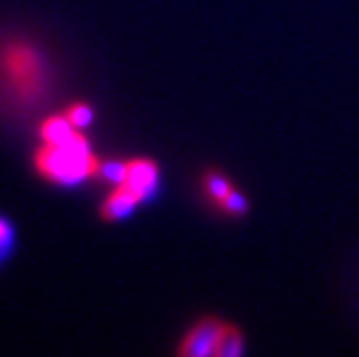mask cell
I'll return each instance as SVG.
<instances>
[{
  "instance_id": "11",
  "label": "cell",
  "mask_w": 359,
  "mask_h": 357,
  "mask_svg": "<svg viewBox=\"0 0 359 357\" xmlns=\"http://www.w3.org/2000/svg\"><path fill=\"white\" fill-rule=\"evenodd\" d=\"M13 245H15V231H13V224L0 215V261H5V258L13 252Z\"/></svg>"
},
{
  "instance_id": "3",
  "label": "cell",
  "mask_w": 359,
  "mask_h": 357,
  "mask_svg": "<svg viewBox=\"0 0 359 357\" xmlns=\"http://www.w3.org/2000/svg\"><path fill=\"white\" fill-rule=\"evenodd\" d=\"M226 321L207 316L203 321H198L196 325L185 334V338L181 340L177 353L185 355V357H209V355H217V346H219V338L224 334Z\"/></svg>"
},
{
  "instance_id": "10",
  "label": "cell",
  "mask_w": 359,
  "mask_h": 357,
  "mask_svg": "<svg viewBox=\"0 0 359 357\" xmlns=\"http://www.w3.org/2000/svg\"><path fill=\"white\" fill-rule=\"evenodd\" d=\"M65 116L69 119V123L76 127V129H84L93 123V108L88 104H72L65 112Z\"/></svg>"
},
{
  "instance_id": "6",
  "label": "cell",
  "mask_w": 359,
  "mask_h": 357,
  "mask_svg": "<svg viewBox=\"0 0 359 357\" xmlns=\"http://www.w3.org/2000/svg\"><path fill=\"white\" fill-rule=\"evenodd\" d=\"M74 132H76V127L69 123V119L65 114L48 116L39 125V136H41L43 144H62L72 138Z\"/></svg>"
},
{
  "instance_id": "1",
  "label": "cell",
  "mask_w": 359,
  "mask_h": 357,
  "mask_svg": "<svg viewBox=\"0 0 359 357\" xmlns=\"http://www.w3.org/2000/svg\"><path fill=\"white\" fill-rule=\"evenodd\" d=\"M102 159L93 153L88 138L82 129H76L72 138L62 144H43L35 153L37 173L56 185L74 187L90 177H97Z\"/></svg>"
},
{
  "instance_id": "4",
  "label": "cell",
  "mask_w": 359,
  "mask_h": 357,
  "mask_svg": "<svg viewBox=\"0 0 359 357\" xmlns=\"http://www.w3.org/2000/svg\"><path fill=\"white\" fill-rule=\"evenodd\" d=\"M123 183L132 187L142 203L153 201L159 187V166L153 159H147V157L127 161V175Z\"/></svg>"
},
{
  "instance_id": "8",
  "label": "cell",
  "mask_w": 359,
  "mask_h": 357,
  "mask_svg": "<svg viewBox=\"0 0 359 357\" xmlns=\"http://www.w3.org/2000/svg\"><path fill=\"white\" fill-rule=\"evenodd\" d=\"M245 351V338L243 334L231 325V323H226L224 328V334L219 338V346H217V355L215 357H237Z\"/></svg>"
},
{
  "instance_id": "7",
  "label": "cell",
  "mask_w": 359,
  "mask_h": 357,
  "mask_svg": "<svg viewBox=\"0 0 359 357\" xmlns=\"http://www.w3.org/2000/svg\"><path fill=\"white\" fill-rule=\"evenodd\" d=\"M233 189H235L233 181L228 179L226 175H222L217 170H207L205 173V191H207V196H209V201L213 205H219Z\"/></svg>"
},
{
  "instance_id": "9",
  "label": "cell",
  "mask_w": 359,
  "mask_h": 357,
  "mask_svg": "<svg viewBox=\"0 0 359 357\" xmlns=\"http://www.w3.org/2000/svg\"><path fill=\"white\" fill-rule=\"evenodd\" d=\"M125 175H127V161H102L100 170H97V177L110 185L123 183Z\"/></svg>"
},
{
  "instance_id": "5",
  "label": "cell",
  "mask_w": 359,
  "mask_h": 357,
  "mask_svg": "<svg viewBox=\"0 0 359 357\" xmlns=\"http://www.w3.org/2000/svg\"><path fill=\"white\" fill-rule=\"evenodd\" d=\"M140 203H142L140 196L132 187H129L127 183H118V185H114V189L108 194V198L104 201V205L100 209V215L106 222H118V220H125V217L132 215Z\"/></svg>"
},
{
  "instance_id": "2",
  "label": "cell",
  "mask_w": 359,
  "mask_h": 357,
  "mask_svg": "<svg viewBox=\"0 0 359 357\" xmlns=\"http://www.w3.org/2000/svg\"><path fill=\"white\" fill-rule=\"evenodd\" d=\"M0 72L5 76V84L9 90L28 102V97H41L46 90V60L43 56L32 50V46L13 41L0 52Z\"/></svg>"
}]
</instances>
